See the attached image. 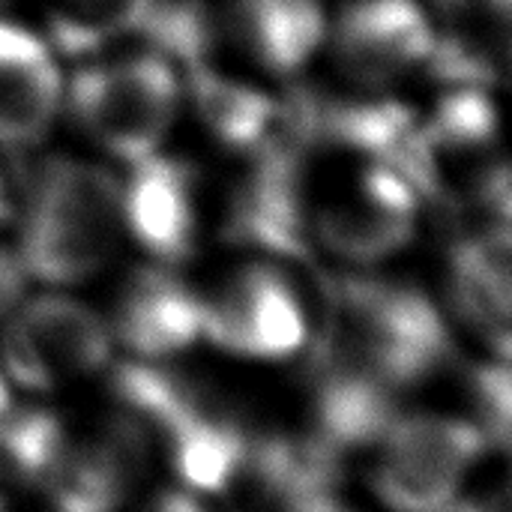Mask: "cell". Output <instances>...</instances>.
I'll list each match as a JSON object with an SVG mask.
<instances>
[{
  "label": "cell",
  "mask_w": 512,
  "mask_h": 512,
  "mask_svg": "<svg viewBox=\"0 0 512 512\" xmlns=\"http://www.w3.org/2000/svg\"><path fill=\"white\" fill-rule=\"evenodd\" d=\"M15 399H18V396H15V390L9 387V381H6V378H3V372H0V417L15 405Z\"/></svg>",
  "instance_id": "d4e9b609"
},
{
  "label": "cell",
  "mask_w": 512,
  "mask_h": 512,
  "mask_svg": "<svg viewBox=\"0 0 512 512\" xmlns=\"http://www.w3.org/2000/svg\"><path fill=\"white\" fill-rule=\"evenodd\" d=\"M117 357L138 363H180L204 345L201 282L186 267L141 258L120 273L102 309Z\"/></svg>",
  "instance_id": "8fae6325"
},
{
  "label": "cell",
  "mask_w": 512,
  "mask_h": 512,
  "mask_svg": "<svg viewBox=\"0 0 512 512\" xmlns=\"http://www.w3.org/2000/svg\"><path fill=\"white\" fill-rule=\"evenodd\" d=\"M12 207H9V198H6V186H3V177H0V219L9 213Z\"/></svg>",
  "instance_id": "484cf974"
},
{
  "label": "cell",
  "mask_w": 512,
  "mask_h": 512,
  "mask_svg": "<svg viewBox=\"0 0 512 512\" xmlns=\"http://www.w3.org/2000/svg\"><path fill=\"white\" fill-rule=\"evenodd\" d=\"M435 30L417 0H354L333 27V48L345 72L384 84L429 60Z\"/></svg>",
  "instance_id": "9a60e30c"
},
{
  "label": "cell",
  "mask_w": 512,
  "mask_h": 512,
  "mask_svg": "<svg viewBox=\"0 0 512 512\" xmlns=\"http://www.w3.org/2000/svg\"><path fill=\"white\" fill-rule=\"evenodd\" d=\"M63 426V411L21 396L0 417V512L15 501H39L63 441Z\"/></svg>",
  "instance_id": "ac0fdd59"
},
{
  "label": "cell",
  "mask_w": 512,
  "mask_h": 512,
  "mask_svg": "<svg viewBox=\"0 0 512 512\" xmlns=\"http://www.w3.org/2000/svg\"><path fill=\"white\" fill-rule=\"evenodd\" d=\"M423 198L411 180L375 159L324 192L312 180L309 234L315 261H330L339 270L390 267L417 237Z\"/></svg>",
  "instance_id": "52a82bcc"
},
{
  "label": "cell",
  "mask_w": 512,
  "mask_h": 512,
  "mask_svg": "<svg viewBox=\"0 0 512 512\" xmlns=\"http://www.w3.org/2000/svg\"><path fill=\"white\" fill-rule=\"evenodd\" d=\"M189 87L204 126L231 150L249 153L285 129L288 114H282L267 93L243 81L225 78L195 63L189 69Z\"/></svg>",
  "instance_id": "d6986e66"
},
{
  "label": "cell",
  "mask_w": 512,
  "mask_h": 512,
  "mask_svg": "<svg viewBox=\"0 0 512 512\" xmlns=\"http://www.w3.org/2000/svg\"><path fill=\"white\" fill-rule=\"evenodd\" d=\"M435 297L456 336L468 333L483 354L510 360V219L474 216L462 225L447 249Z\"/></svg>",
  "instance_id": "7c38bea8"
},
{
  "label": "cell",
  "mask_w": 512,
  "mask_h": 512,
  "mask_svg": "<svg viewBox=\"0 0 512 512\" xmlns=\"http://www.w3.org/2000/svg\"><path fill=\"white\" fill-rule=\"evenodd\" d=\"M330 512H360V510H354V507H348V504H339L336 510H330Z\"/></svg>",
  "instance_id": "4316f807"
},
{
  "label": "cell",
  "mask_w": 512,
  "mask_h": 512,
  "mask_svg": "<svg viewBox=\"0 0 512 512\" xmlns=\"http://www.w3.org/2000/svg\"><path fill=\"white\" fill-rule=\"evenodd\" d=\"M60 105V75L48 45L27 27L0 21V144L45 138Z\"/></svg>",
  "instance_id": "2e32d148"
},
{
  "label": "cell",
  "mask_w": 512,
  "mask_h": 512,
  "mask_svg": "<svg viewBox=\"0 0 512 512\" xmlns=\"http://www.w3.org/2000/svg\"><path fill=\"white\" fill-rule=\"evenodd\" d=\"M153 0H51L54 39L69 51L105 45L144 27Z\"/></svg>",
  "instance_id": "ffe728a7"
},
{
  "label": "cell",
  "mask_w": 512,
  "mask_h": 512,
  "mask_svg": "<svg viewBox=\"0 0 512 512\" xmlns=\"http://www.w3.org/2000/svg\"><path fill=\"white\" fill-rule=\"evenodd\" d=\"M33 288L18 252L12 243L0 240V318L9 315V309Z\"/></svg>",
  "instance_id": "603a6c76"
},
{
  "label": "cell",
  "mask_w": 512,
  "mask_h": 512,
  "mask_svg": "<svg viewBox=\"0 0 512 512\" xmlns=\"http://www.w3.org/2000/svg\"><path fill=\"white\" fill-rule=\"evenodd\" d=\"M201 300L204 345L234 363H297L315 339L318 297L297 264L243 255L201 285Z\"/></svg>",
  "instance_id": "3957f363"
},
{
  "label": "cell",
  "mask_w": 512,
  "mask_h": 512,
  "mask_svg": "<svg viewBox=\"0 0 512 512\" xmlns=\"http://www.w3.org/2000/svg\"><path fill=\"white\" fill-rule=\"evenodd\" d=\"M441 512H510V495H507V486L486 489V492H477L471 486L456 504H450Z\"/></svg>",
  "instance_id": "cb8c5ba5"
},
{
  "label": "cell",
  "mask_w": 512,
  "mask_h": 512,
  "mask_svg": "<svg viewBox=\"0 0 512 512\" xmlns=\"http://www.w3.org/2000/svg\"><path fill=\"white\" fill-rule=\"evenodd\" d=\"M153 459L150 438L105 402L87 420L66 417L39 501L48 512H123L147 486Z\"/></svg>",
  "instance_id": "9c48e42d"
},
{
  "label": "cell",
  "mask_w": 512,
  "mask_h": 512,
  "mask_svg": "<svg viewBox=\"0 0 512 512\" xmlns=\"http://www.w3.org/2000/svg\"><path fill=\"white\" fill-rule=\"evenodd\" d=\"M459 384L465 387V405L456 408L492 447L507 453L510 447V360L483 354L462 366Z\"/></svg>",
  "instance_id": "44dd1931"
},
{
  "label": "cell",
  "mask_w": 512,
  "mask_h": 512,
  "mask_svg": "<svg viewBox=\"0 0 512 512\" xmlns=\"http://www.w3.org/2000/svg\"><path fill=\"white\" fill-rule=\"evenodd\" d=\"M114 357L102 309L78 291L33 285L0 318V372L21 399L51 402L96 384Z\"/></svg>",
  "instance_id": "277c9868"
},
{
  "label": "cell",
  "mask_w": 512,
  "mask_h": 512,
  "mask_svg": "<svg viewBox=\"0 0 512 512\" xmlns=\"http://www.w3.org/2000/svg\"><path fill=\"white\" fill-rule=\"evenodd\" d=\"M120 180L123 237L141 258L189 267L204 240V198L201 177L186 162L150 153L132 165Z\"/></svg>",
  "instance_id": "4fadbf2b"
},
{
  "label": "cell",
  "mask_w": 512,
  "mask_h": 512,
  "mask_svg": "<svg viewBox=\"0 0 512 512\" xmlns=\"http://www.w3.org/2000/svg\"><path fill=\"white\" fill-rule=\"evenodd\" d=\"M345 465L300 426H255L216 501L225 512H330L345 504Z\"/></svg>",
  "instance_id": "30bf717a"
},
{
  "label": "cell",
  "mask_w": 512,
  "mask_h": 512,
  "mask_svg": "<svg viewBox=\"0 0 512 512\" xmlns=\"http://www.w3.org/2000/svg\"><path fill=\"white\" fill-rule=\"evenodd\" d=\"M234 30L264 69L291 75L321 48L327 21L321 0H234Z\"/></svg>",
  "instance_id": "e0dca14e"
},
{
  "label": "cell",
  "mask_w": 512,
  "mask_h": 512,
  "mask_svg": "<svg viewBox=\"0 0 512 512\" xmlns=\"http://www.w3.org/2000/svg\"><path fill=\"white\" fill-rule=\"evenodd\" d=\"M180 87L159 54H135L81 69L69 84V108L78 126L114 159L132 165L162 150Z\"/></svg>",
  "instance_id": "ba28073f"
},
{
  "label": "cell",
  "mask_w": 512,
  "mask_h": 512,
  "mask_svg": "<svg viewBox=\"0 0 512 512\" xmlns=\"http://www.w3.org/2000/svg\"><path fill=\"white\" fill-rule=\"evenodd\" d=\"M123 512H213V507L210 498L168 480V483L144 486Z\"/></svg>",
  "instance_id": "7402d4cb"
},
{
  "label": "cell",
  "mask_w": 512,
  "mask_h": 512,
  "mask_svg": "<svg viewBox=\"0 0 512 512\" xmlns=\"http://www.w3.org/2000/svg\"><path fill=\"white\" fill-rule=\"evenodd\" d=\"M489 456L492 447L459 411L402 405L360 459L381 510L441 512L477 483Z\"/></svg>",
  "instance_id": "5b68a950"
},
{
  "label": "cell",
  "mask_w": 512,
  "mask_h": 512,
  "mask_svg": "<svg viewBox=\"0 0 512 512\" xmlns=\"http://www.w3.org/2000/svg\"><path fill=\"white\" fill-rule=\"evenodd\" d=\"M303 432L345 459H360L402 408V399L315 354L297 360Z\"/></svg>",
  "instance_id": "5bb4252c"
},
{
  "label": "cell",
  "mask_w": 512,
  "mask_h": 512,
  "mask_svg": "<svg viewBox=\"0 0 512 512\" xmlns=\"http://www.w3.org/2000/svg\"><path fill=\"white\" fill-rule=\"evenodd\" d=\"M312 141L285 120V129L267 144L249 150V168L234 183L225 213V243L243 255H267L303 270H318L309 213H312Z\"/></svg>",
  "instance_id": "8992f818"
},
{
  "label": "cell",
  "mask_w": 512,
  "mask_h": 512,
  "mask_svg": "<svg viewBox=\"0 0 512 512\" xmlns=\"http://www.w3.org/2000/svg\"><path fill=\"white\" fill-rule=\"evenodd\" d=\"M15 252L39 288L81 291L126 246L120 177L81 159H48L18 207Z\"/></svg>",
  "instance_id": "7a4b0ae2"
},
{
  "label": "cell",
  "mask_w": 512,
  "mask_h": 512,
  "mask_svg": "<svg viewBox=\"0 0 512 512\" xmlns=\"http://www.w3.org/2000/svg\"><path fill=\"white\" fill-rule=\"evenodd\" d=\"M456 339L435 291L387 267H327L318 291V327L306 354L405 399L459 363Z\"/></svg>",
  "instance_id": "6da1fadb"
}]
</instances>
